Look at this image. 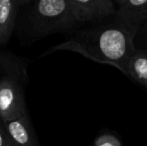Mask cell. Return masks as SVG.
Returning a JSON list of instances; mask_svg holds the SVG:
<instances>
[{
	"label": "cell",
	"instance_id": "cell-1",
	"mask_svg": "<svg viewBox=\"0 0 147 146\" xmlns=\"http://www.w3.org/2000/svg\"><path fill=\"white\" fill-rule=\"evenodd\" d=\"M138 30L114 15L72 32L64 42L51 47L42 56L55 51H72L95 62L112 65L125 74L128 60L137 49L134 37Z\"/></svg>",
	"mask_w": 147,
	"mask_h": 146
},
{
	"label": "cell",
	"instance_id": "cell-2",
	"mask_svg": "<svg viewBox=\"0 0 147 146\" xmlns=\"http://www.w3.org/2000/svg\"><path fill=\"white\" fill-rule=\"evenodd\" d=\"M28 114L23 84L11 77H0V118L2 121Z\"/></svg>",
	"mask_w": 147,
	"mask_h": 146
},
{
	"label": "cell",
	"instance_id": "cell-3",
	"mask_svg": "<svg viewBox=\"0 0 147 146\" xmlns=\"http://www.w3.org/2000/svg\"><path fill=\"white\" fill-rule=\"evenodd\" d=\"M30 2V0H0V45L9 42L20 9Z\"/></svg>",
	"mask_w": 147,
	"mask_h": 146
},
{
	"label": "cell",
	"instance_id": "cell-4",
	"mask_svg": "<svg viewBox=\"0 0 147 146\" xmlns=\"http://www.w3.org/2000/svg\"><path fill=\"white\" fill-rule=\"evenodd\" d=\"M2 122L14 146H38L28 114Z\"/></svg>",
	"mask_w": 147,
	"mask_h": 146
},
{
	"label": "cell",
	"instance_id": "cell-5",
	"mask_svg": "<svg viewBox=\"0 0 147 146\" xmlns=\"http://www.w3.org/2000/svg\"><path fill=\"white\" fill-rule=\"evenodd\" d=\"M118 19L140 28L147 20V0H115Z\"/></svg>",
	"mask_w": 147,
	"mask_h": 146
},
{
	"label": "cell",
	"instance_id": "cell-6",
	"mask_svg": "<svg viewBox=\"0 0 147 146\" xmlns=\"http://www.w3.org/2000/svg\"><path fill=\"white\" fill-rule=\"evenodd\" d=\"M0 74L18 80L20 83H27V61L9 51L0 50Z\"/></svg>",
	"mask_w": 147,
	"mask_h": 146
},
{
	"label": "cell",
	"instance_id": "cell-7",
	"mask_svg": "<svg viewBox=\"0 0 147 146\" xmlns=\"http://www.w3.org/2000/svg\"><path fill=\"white\" fill-rule=\"evenodd\" d=\"M125 75L147 88V51L136 49L128 60Z\"/></svg>",
	"mask_w": 147,
	"mask_h": 146
},
{
	"label": "cell",
	"instance_id": "cell-8",
	"mask_svg": "<svg viewBox=\"0 0 147 146\" xmlns=\"http://www.w3.org/2000/svg\"><path fill=\"white\" fill-rule=\"evenodd\" d=\"M93 146H123L117 137L111 134H103L98 136Z\"/></svg>",
	"mask_w": 147,
	"mask_h": 146
},
{
	"label": "cell",
	"instance_id": "cell-9",
	"mask_svg": "<svg viewBox=\"0 0 147 146\" xmlns=\"http://www.w3.org/2000/svg\"><path fill=\"white\" fill-rule=\"evenodd\" d=\"M0 146H14L2 121L0 122Z\"/></svg>",
	"mask_w": 147,
	"mask_h": 146
},
{
	"label": "cell",
	"instance_id": "cell-10",
	"mask_svg": "<svg viewBox=\"0 0 147 146\" xmlns=\"http://www.w3.org/2000/svg\"><path fill=\"white\" fill-rule=\"evenodd\" d=\"M1 121H2V120H1V118H0V122H1Z\"/></svg>",
	"mask_w": 147,
	"mask_h": 146
}]
</instances>
